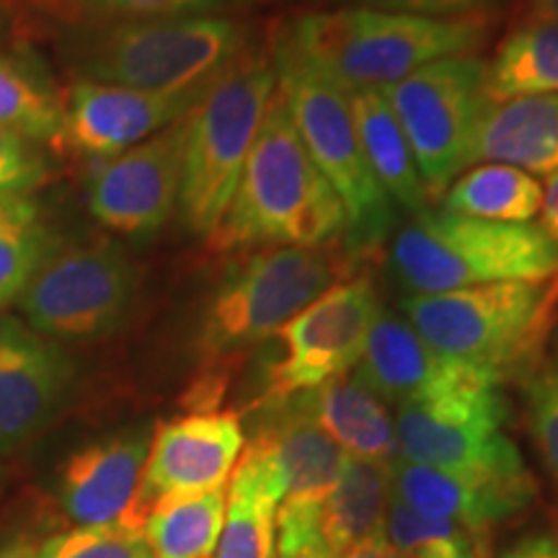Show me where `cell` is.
I'll list each match as a JSON object with an SVG mask.
<instances>
[{"instance_id": "ba28073f", "label": "cell", "mask_w": 558, "mask_h": 558, "mask_svg": "<svg viewBox=\"0 0 558 558\" xmlns=\"http://www.w3.org/2000/svg\"><path fill=\"white\" fill-rule=\"evenodd\" d=\"M271 62L277 88L288 101L305 150L344 207V246L354 259H360L388 239L393 226V205L369 171L365 153L360 148L347 90L320 73L279 34Z\"/></svg>"}, {"instance_id": "484cf974", "label": "cell", "mask_w": 558, "mask_h": 558, "mask_svg": "<svg viewBox=\"0 0 558 558\" xmlns=\"http://www.w3.org/2000/svg\"><path fill=\"white\" fill-rule=\"evenodd\" d=\"M558 94V21H527L486 62V101Z\"/></svg>"}, {"instance_id": "603a6c76", "label": "cell", "mask_w": 558, "mask_h": 558, "mask_svg": "<svg viewBox=\"0 0 558 558\" xmlns=\"http://www.w3.org/2000/svg\"><path fill=\"white\" fill-rule=\"evenodd\" d=\"M284 492L259 448L248 442L226 486V522L215 558H275Z\"/></svg>"}, {"instance_id": "4316f807", "label": "cell", "mask_w": 558, "mask_h": 558, "mask_svg": "<svg viewBox=\"0 0 558 558\" xmlns=\"http://www.w3.org/2000/svg\"><path fill=\"white\" fill-rule=\"evenodd\" d=\"M442 209L465 218L525 226L543 207V186L533 173L505 163H478L452 181L442 194Z\"/></svg>"}, {"instance_id": "74e56055", "label": "cell", "mask_w": 558, "mask_h": 558, "mask_svg": "<svg viewBox=\"0 0 558 558\" xmlns=\"http://www.w3.org/2000/svg\"><path fill=\"white\" fill-rule=\"evenodd\" d=\"M543 230L550 235V239L558 241V171L548 173L546 186H543Z\"/></svg>"}, {"instance_id": "4dcf8cb0", "label": "cell", "mask_w": 558, "mask_h": 558, "mask_svg": "<svg viewBox=\"0 0 558 558\" xmlns=\"http://www.w3.org/2000/svg\"><path fill=\"white\" fill-rule=\"evenodd\" d=\"M386 541L393 558H478L476 535L445 520H429L390 499Z\"/></svg>"}, {"instance_id": "e575fe53", "label": "cell", "mask_w": 558, "mask_h": 558, "mask_svg": "<svg viewBox=\"0 0 558 558\" xmlns=\"http://www.w3.org/2000/svg\"><path fill=\"white\" fill-rule=\"evenodd\" d=\"M45 177V158L34 150L32 140L0 128V194H26Z\"/></svg>"}, {"instance_id": "ee69618b", "label": "cell", "mask_w": 558, "mask_h": 558, "mask_svg": "<svg viewBox=\"0 0 558 558\" xmlns=\"http://www.w3.org/2000/svg\"><path fill=\"white\" fill-rule=\"evenodd\" d=\"M239 3H262V0H239Z\"/></svg>"}, {"instance_id": "60d3db41", "label": "cell", "mask_w": 558, "mask_h": 558, "mask_svg": "<svg viewBox=\"0 0 558 558\" xmlns=\"http://www.w3.org/2000/svg\"><path fill=\"white\" fill-rule=\"evenodd\" d=\"M530 21H558V0H530Z\"/></svg>"}, {"instance_id": "cb8c5ba5", "label": "cell", "mask_w": 558, "mask_h": 558, "mask_svg": "<svg viewBox=\"0 0 558 558\" xmlns=\"http://www.w3.org/2000/svg\"><path fill=\"white\" fill-rule=\"evenodd\" d=\"M393 499V463L344 458L337 484L320 509V535L331 558L386 533Z\"/></svg>"}, {"instance_id": "ab89813d", "label": "cell", "mask_w": 558, "mask_h": 558, "mask_svg": "<svg viewBox=\"0 0 558 558\" xmlns=\"http://www.w3.org/2000/svg\"><path fill=\"white\" fill-rule=\"evenodd\" d=\"M339 558H393V554H390L386 533H383V535H378V538L365 541V543H360V546L349 548L347 554H341Z\"/></svg>"}, {"instance_id": "6da1fadb", "label": "cell", "mask_w": 558, "mask_h": 558, "mask_svg": "<svg viewBox=\"0 0 558 558\" xmlns=\"http://www.w3.org/2000/svg\"><path fill=\"white\" fill-rule=\"evenodd\" d=\"M347 215L333 186L305 150L282 90L264 111L233 199L207 235L218 254L344 241Z\"/></svg>"}, {"instance_id": "ac0fdd59", "label": "cell", "mask_w": 558, "mask_h": 558, "mask_svg": "<svg viewBox=\"0 0 558 558\" xmlns=\"http://www.w3.org/2000/svg\"><path fill=\"white\" fill-rule=\"evenodd\" d=\"M393 497L422 518L481 533L533 505L538 484L530 473L518 478H471L396 458Z\"/></svg>"}, {"instance_id": "2e32d148", "label": "cell", "mask_w": 558, "mask_h": 558, "mask_svg": "<svg viewBox=\"0 0 558 558\" xmlns=\"http://www.w3.org/2000/svg\"><path fill=\"white\" fill-rule=\"evenodd\" d=\"M73 360L58 341L19 318L0 316V458L26 448L60 414Z\"/></svg>"}, {"instance_id": "7402d4cb", "label": "cell", "mask_w": 558, "mask_h": 558, "mask_svg": "<svg viewBox=\"0 0 558 558\" xmlns=\"http://www.w3.org/2000/svg\"><path fill=\"white\" fill-rule=\"evenodd\" d=\"M279 401L326 432L347 456L380 460V463L396 460V429L386 401L375 396L357 375L354 378L344 375L316 390Z\"/></svg>"}, {"instance_id": "1f68e13d", "label": "cell", "mask_w": 558, "mask_h": 558, "mask_svg": "<svg viewBox=\"0 0 558 558\" xmlns=\"http://www.w3.org/2000/svg\"><path fill=\"white\" fill-rule=\"evenodd\" d=\"M37 558H156L135 522L73 527L39 543Z\"/></svg>"}, {"instance_id": "7bdbcfd3", "label": "cell", "mask_w": 558, "mask_h": 558, "mask_svg": "<svg viewBox=\"0 0 558 558\" xmlns=\"http://www.w3.org/2000/svg\"><path fill=\"white\" fill-rule=\"evenodd\" d=\"M550 352H554V362H550V367L558 373V316H556L554 329H550Z\"/></svg>"}, {"instance_id": "8992f818", "label": "cell", "mask_w": 558, "mask_h": 558, "mask_svg": "<svg viewBox=\"0 0 558 558\" xmlns=\"http://www.w3.org/2000/svg\"><path fill=\"white\" fill-rule=\"evenodd\" d=\"M354 267L357 259L344 241L254 251L209 300L197 337L205 365L215 367L271 339L313 300L352 277Z\"/></svg>"}, {"instance_id": "52a82bcc", "label": "cell", "mask_w": 558, "mask_h": 558, "mask_svg": "<svg viewBox=\"0 0 558 558\" xmlns=\"http://www.w3.org/2000/svg\"><path fill=\"white\" fill-rule=\"evenodd\" d=\"M275 90V62L248 50L184 117L179 213L192 233L209 235L220 226Z\"/></svg>"}, {"instance_id": "7a4b0ae2", "label": "cell", "mask_w": 558, "mask_h": 558, "mask_svg": "<svg viewBox=\"0 0 558 558\" xmlns=\"http://www.w3.org/2000/svg\"><path fill=\"white\" fill-rule=\"evenodd\" d=\"M401 311L437 354L494 380L530 378L558 316V275L409 295Z\"/></svg>"}, {"instance_id": "d6a6232c", "label": "cell", "mask_w": 558, "mask_h": 558, "mask_svg": "<svg viewBox=\"0 0 558 558\" xmlns=\"http://www.w3.org/2000/svg\"><path fill=\"white\" fill-rule=\"evenodd\" d=\"M527 416L543 463L558 488V373L550 365L527 378Z\"/></svg>"}, {"instance_id": "b9f144b4", "label": "cell", "mask_w": 558, "mask_h": 558, "mask_svg": "<svg viewBox=\"0 0 558 558\" xmlns=\"http://www.w3.org/2000/svg\"><path fill=\"white\" fill-rule=\"evenodd\" d=\"M275 558H331V554L326 546H313L305 550H295V554H277Z\"/></svg>"}, {"instance_id": "e0dca14e", "label": "cell", "mask_w": 558, "mask_h": 558, "mask_svg": "<svg viewBox=\"0 0 558 558\" xmlns=\"http://www.w3.org/2000/svg\"><path fill=\"white\" fill-rule=\"evenodd\" d=\"M148 432H128L90 442L65 460L60 471V505L75 527L135 522ZM143 527V525H140Z\"/></svg>"}, {"instance_id": "9a60e30c", "label": "cell", "mask_w": 558, "mask_h": 558, "mask_svg": "<svg viewBox=\"0 0 558 558\" xmlns=\"http://www.w3.org/2000/svg\"><path fill=\"white\" fill-rule=\"evenodd\" d=\"M186 122L156 132L135 148L99 163L88 181V209L104 228L150 235L179 205Z\"/></svg>"}, {"instance_id": "277c9868", "label": "cell", "mask_w": 558, "mask_h": 558, "mask_svg": "<svg viewBox=\"0 0 558 558\" xmlns=\"http://www.w3.org/2000/svg\"><path fill=\"white\" fill-rule=\"evenodd\" d=\"M396 279L411 295L558 275V241L541 226H509L418 209L388 248Z\"/></svg>"}, {"instance_id": "9c48e42d", "label": "cell", "mask_w": 558, "mask_h": 558, "mask_svg": "<svg viewBox=\"0 0 558 558\" xmlns=\"http://www.w3.org/2000/svg\"><path fill=\"white\" fill-rule=\"evenodd\" d=\"M499 388L478 378L435 399L401 403L396 458L471 478L527 476L518 445L505 435L509 407Z\"/></svg>"}, {"instance_id": "ffe728a7", "label": "cell", "mask_w": 558, "mask_h": 558, "mask_svg": "<svg viewBox=\"0 0 558 558\" xmlns=\"http://www.w3.org/2000/svg\"><path fill=\"white\" fill-rule=\"evenodd\" d=\"M256 409L262 422L251 445L262 450L282 484L284 499L279 507L320 512L337 484L347 452L326 432L298 416L282 401L256 403Z\"/></svg>"}, {"instance_id": "d590c367", "label": "cell", "mask_w": 558, "mask_h": 558, "mask_svg": "<svg viewBox=\"0 0 558 558\" xmlns=\"http://www.w3.org/2000/svg\"><path fill=\"white\" fill-rule=\"evenodd\" d=\"M339 3L352 5V9L409 13V16L463 19L488 13L497 0H339Z\"/></svg>"}, {"instance_id": "836d02e7", "label": "cell", "mask_w": 558, "mask_h": 558, "mask_svg": "<svg viewBox=\"0 0 558 558\" xmlns=\"http://www.w3.org/2000/svg\"><path fill=\"white\" fill-rule=\"evenodd\" d=\"M75 5L109 24H122V21L207 16L220 11L226 0H75Z\"/></svg>"}, {"instance_id": "f546056e", "label": "cell", "mask_w": 558, "mask_h": 558, "mask_svg": "<svg viewBox=\"0 0 558 558\" xmlns=\"http://www.w3.org/2000/svg\"><path fill=\"white\" fill-rule=\"evenodd\" d=\"M62 120V96L37 62L21 54H0V128L41 143L54 137Z\"/></svg>"}, {"instance_id": "83f0119b", "label": "cell", "mask_w": 558, "mask_h": 558, "mask_svg": "<svg viewBox=\"0 0 558 558\" xmlns=\"http://www.w3.org/2000/svg\"><path fill=\"white\" fill-rule=\"evenodd\" d=\"M226 522V486L160 501L145 514L143 533L156 558H215Z\"/></svg>"}, {"instance_id": "4fadbf2b", "label": "cell", "mask_w": 558, "mask_h": 558, "mask_svg": "<svg viewBox=\"0 0 558 558\" xmlns=\"http://www.w3.org/2000/svg\"><path fill=\"white\" fill-rule=\"evenodd\" d=\"M205 88L148 94L75 81L62 96V120L50 145L60 158H90L104 163L190 114Z\"/></svg>"}, {"instance_id": "44dd1931", "label": "cell", "mask_w": 558, "mask_h": 558, "mask_svg": "<svg viewBox=\"0 0 558 558\" xmlns=\"http://www.w3.org/2000/svg\"><path fill=\"white\" fill-rule=\"evenodd\" d=\"M471 163H505L527 173L558 171V94L486 101Z\"/></svg>"}, {"instance_id": "7c38bea8", "label": "cell", "mask_w": 558, "mask_h": 558, "mask_svg": "<svg viewBox=\"0 0 558 558\" xmlns=\"http://www.w3.org/2000/svg\"><path fill=\"white\" fill-rule=\"evenodd\" d=\"M380 313L367 277H349L326 290L275 333L277 352L264 362L259 403L344 378L365 352L367 333Z\"/></svg>"}, {"instance_id": "d6986e66", "label": "cell", "mask_w": 558, "mask_h": 558, "mask_svg": "<svg viewBox=\"0 0 558 558\" xmlns=\"http://www.w3.org/2000/svg\"><path fill=\"white\" fill-rule=\"evenodd\" d=\"M357 365V378L383 401H393L399 407L435 399L439 393L484 378L437 354L409 320L390 316V313H380L373 324Z\"/></svg>"}, {"instance_id": "f1b7e54d", "label": "cell", "mask_w": 558, "mask_h": 558, "mask_svg": "<svg viewBox=\"0 0 558 558\" xmlns=\"http://www.w3.org/2000/svg\"><path fill=\"white\" fill-rule=\"evenodd\" d=\"M54 248L37 202L29 194H0V311L16 303Z\"/></svg>"}, {"instance_id": "5b68a950", "label": "cell", "mask_w": 558, "mask_h": 558, "mask_svg": "<svg viewBox=\"0 0 558 558\" xmlns=\"http://www.w3.org/2000/svg\"><path fill=\"white\" fill-rule=\"evenodd\" d=\"M243 52H248L246 26L207 13L96 26L78 37L70 58L81 81L184 94L205 88Z\"/></svg>"}, {"instance_id": "3957f363", "label": "cell", "mask_w": 558, "mask_h": 558, "mask_svg": "<svg viewBox=\"0 0 558 558\" xmlns=\"http://www.w3.org/2000/svg\"><path fill=\"white\" fill-rule=\"evenodd\" d=\"M488 32V13L427 19L344 5L292 19L279 37L337 86L360 90L393 86L429 62L469 58Z\"/></svg>"}, {"instance_id": "30bf717a", "label": "cell", "mask_w": 558, "mask_h": 558, "mask_svg": "<svg viewBox=\"0 0 558 558\" xmlns=\"http://www.w3.org/2000/svg\"><path fill=\"white\" fill-rule=\"evenodd\" d=\"M486 62L445 58L380 88L393 109L427 197L439 199L469 166L473 135L486 109Z\"/></svg>"}, {"instance_id": "d4e9b609", "label": "cell", "mask_w": 558, "mask_h": 558, "mask_svg": "<svg viewBox=\"0 0 558 558\" xmlns=\"http://www.w3.org/2000/svg\"><path fill=\"white\" fill-rule=\"evenodd\" d=\"M354 128H357L360 148L390 202H399L409 213L427 209L429 197L418 177L409 140L403 135L393 109L380 88L347 90Z\"/></svg>"}, {"instance_id": "8fae6325", "label": "cell", "mask_w": 558, "mask_h": 558, "mask_svg": "<svg viewBox=\"0 0 558 558\" xmlns=\"http://www.w3.org/2000/svg\"><path fill=\"white\" fill-rule=\"evenodd\" d=\"M137 284V267L117 243L58 246L21 292L19 308L52 341L99 339L120 329Z\"/></svg>"}, {"instance_id": "5bb4252c", "label": "cell", "mask_w": 558, "mask_h": 558, "mask_svg": "<svg viewBox=\"0 0 558 558\" xmlns=\"http://www.w3.org/2000/svg\"><path fill=\"white\" fill-rule=\"evenodd\" d=\"M243 448L246 432L235 411H194L160 424L150 439L137 494L140 525L160 501L228 486Z\"/></svg>"}, {"instance_id": "f35d334b", "label": "cell", "mask_w": 558, "mask_h": 558, "mask_svg": "<svg viewBox=\"0 0 558 558\" xmlns=\"http://www.w3.org/2000/svg\"><path fill=\"white\" fill-rule=\"evenodd\" d=\"M39 543L29 535L16 533L11 538L0 541V558H37Z\"/></svg>"}, {"instance_id": "8d00e7d4", "label": "cell", "mask_w": 558, "mask_h": 558, "mask_svg": "<svg viewBox=\"0 0 558 558\" xmlns=\"http://www.w3.org/2000/svg\"><path fill=\"white\" fill-rule=\"evenodd\" d=\"M497 558H558V533H530L507 546Z\"/></svg>"}]
</instances>
